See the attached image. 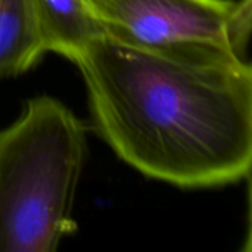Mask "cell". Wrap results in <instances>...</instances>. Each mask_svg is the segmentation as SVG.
<instances>
[{"label": "cell", "instance_id": "obj_2", "mask_svg": "<svg viewBox=\"0 0 252 252\" xmlns=\"http://www.w3.org/2000/svg\"><path fill=\"white\" fill-rule=\"evenodd\" d=\"M87 128L62 102L37 96L0 131V252H53L72 217Z\"/></svg>", "mask_w": 252, "mask_h": 252}, {"label": "cell", "instance_id": "obj_5", "mask_svg": "<svg viewBox=\"0 0 252 252\" xmlns=\"http://www.w3.org/2000/svg\"><path fill=\"white\" fill-rule=\"evenodd\" d=\"M44 55L34 1L0 0V80L30 71Z\"/></svg>", "mask_w": 252, "mask_h": 252}, {"label": "cell", "instance_id": "obj_4", "mask_svg": "<svg viewBox=\"0 0 252 252\" xmlns=\"http://www.w3.org/2000/svg\"><path fill=\"white\" fill-rule=\"evenodd\" d=\"M46 53H58L72 63L92 44L106 37L90 0H32Z\"/></svg>", "mask_w": 252, "mask_h": 252}, {"label": "cell", "instance_id": "obj_3", "mask_svg": "<svg viewBox=\"0 0 252 252\" xmlns=\"http://www.w3.org/2000/svg\"><path fill=\"white\" fill-rule=\"evenodd\" d=\"M108 38L189 59H247L252 0H90Z\"/></svg>", "mask_w": 252, "mask_h": 252}, {"label": "cell", "instance_id": "obj_1", "mask_svg": "<svg viewBox=\"0 0 252 252\" xmlns=\"http://www.w3.org/2000/svg\"><path fill=\"white\" fill-rule=\"evenodd\" d=\"M93 128L140 174L182 189L233 185L252 164L248 59H189L108 37L75 63Z\"/></svg>", "mask_w": 252, "mask_h": 252}]
</instances>
